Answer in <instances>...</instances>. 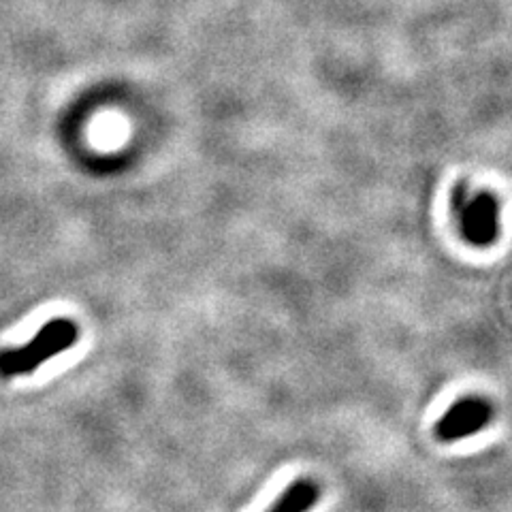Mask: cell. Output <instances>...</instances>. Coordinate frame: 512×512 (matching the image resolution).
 I'll use <instances>...</instances> for the list:
<instances>
[{"mask_svg": "<svg viewBox=\"0 0 512 512\" xmlns=\"http://www.w3.org/2000/svg\"><path fill=\"white\" fill-rule=\"evenodd\" d=\"M79 340V327L69 318H54L45 323L28 344L20 348L0 350V376H26L37 372L41 365L62 355Z\"/></svg>", "mask_w": 512, "mask_h": 512, "instance_id": "cell-1", "label": "cell"}, {"mask_svg": "<svg viewBox=\"0 0 512 512\" xmlns=\"http://www.w3.org/2000/svg\"><path fill=\"white\" fill-rule=\"evenodd\" d=\"M493 419V406L483 397H463L448 408L436 423L440 442H457L483 431Z\"/></svg>", "mask_w": 512, "mask_h": 512, "instance_id": "cell-2", "label": "cell"}, {"mask_svg": "<svg viewBox=\"0 0 512 512\" xmlns=\"http://www.w3.org/2000/svg\"><path fill=\"white\" fill-rule=\"evenodd\" d=\"M320 500V489L312 478H297L288 485L267 512H310Z\"/></svg>", "mask_w": 512, "mask_h": 512, "instance_id": "cell-3", "label": "cell"}]
</instances>
